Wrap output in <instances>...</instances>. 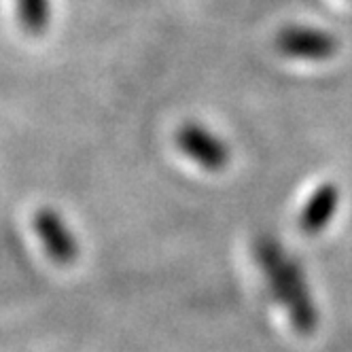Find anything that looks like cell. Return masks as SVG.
<instances>
[{"instance_id": "obj_1", "label": "cell", "mask_w": 352, "mask_h": 352, "mask_svg": "<svg viewBox=\"0 0 352 352\" xmlns=\"http://www.w3.org/2000/svg\"><path fill=\"white\" fill-rule=\"evenodd\" d=\"M255 257L265 276L272 297L287 310L291 324L304 336L314 333L318 327V310L304 270L278 240L270 236H263L255 242Z\"/></svg>"}, {"instance_id": "obj_2", "label": "cell", "mask_w": 352, "mask_h": 352, "mask_svg": "<svg viewBox=\"0 0 352 352\" xmlns=\"http://www.w3.org/2000/svg\"><path fill=\"white\" fill-rule=\"evenodd\" d=\"M176 142L183 153L193 160L199 168L208 172H219L232 160L228 142H223L202 123H185L176 134Z\"/></svg>"}, {"instance_id": "obj_3", "label": "cell", "mask_w": 352, "mask_h": 352, "mask_svg": "<svg viewBox=\"0 0 352 352\" xmlns=\"http://www.w3.org/2000/svg\"><path fill=\"white\" fill-rule=\"evenodd\" d=\"M34 228H36V234L41 236L45 248L49 257L54 261L66 265V263H72L79 255V244H77V238L70 234V230L66 228V223L60 219L58 212L54 210H41L36 212L34 217Z\"/></svg>"}, {"instance_id": "obj_4", "label": "cell", "mask_w": 352, "mask_h": 352, "mask_svg": "<svg viewBox=\"0 0 352 352\" xmlns=\"http://www.w3.org/2000/svg\"><path fill=\"white\" fill-rule=\"evenodd\" d=\"M340 206V189L331 183H324L312 191L299 214V225L304 234L318 236L324 228H329Z\"/></svg>"}, {"instance_id": "obj_5", "label": "cell", "mask_w": 352, "mask_h": 352, "mask_svg": "<svg viewBox=\"0 0 352 352\" xmlns=\"http://www.w3.org/2000/svg\"><path fill=\"white\" fill-rule=\"evenodd\" d=\"M280 49L293 58L324 60L333 56L336 41L329 34H322L316 30H287L280 36Z\"/></svg>"}, {"instance_id": "obj_6", "label": "cell", "mask_w": 352, "mask_h": 352, "mask_svg": "<svg viewBox=\"0 0 352 352\" xmlns=\"http://www.w3.org/2000/svg\"><path fill=\"white\" fill-rule=\"evenodd\" d=\"M17 15L28 32L41 34L49 21V0H17Z\"/></svg>"}]
</instances>
